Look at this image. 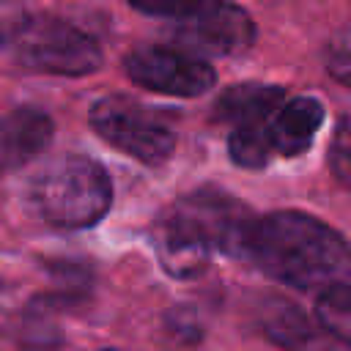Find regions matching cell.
Wrapping results in <instances>:
<instances>
[{"label":"cell","instance_id":"6da1fadb","mask_svg":"<svg viewBox=\"0 0 351 351\" xmlns=\"http://www.w3.org/2000/svg\"><path fill=\"white\" fill-rule=\"evenodd\" d=\"M241 258H250L263 274L302 291L348 280L351 269L346 239L304 211L255 217Z\"/></svg>","mask_w":351,"mask_h":351},{"label":"cell","instance_id":"7a4b0ae2","mask_svg":"<svg viewBox=\"0 0 351 351\" xmlns=\"http://www.w3.org/2000/svg\"><path fill=\"white\" fill-rule=\"evenodd\" d=\"M255 214L219 189H197L167 206L154 230V250L170 277L206 271L214 252L241 258Z\"/></svg>","mask_w":351,"mask_h":351},{"label":"cell","instance_id":"3957f363","mask_svg":"<svg viewBox=\"0 0 351 351\" xmlns=\"http://www.w3.org/2000/svg\"><path fill=\"white\" fill-rule=\"evenodd\" d=\"M27 200L47 225L80 230L96 225L107 214L112 203V184L96 159L69 154L52 159L44 170L36 173L27 189Z\"/></svg>","mask_w":351,"mask_h":351},{"label":"cell","instance_id":"277c9868","mask_svg":"<svg viewBox=\"0 0 351 351\" xmlns=\"http://www.w3.org/2000/svg\"><path fill=\"white\" fill-rule=\"evenodd\" d=\"M16 63L30 71L58 77H85L101 66L99 44L80 27L58 16H30L5 44Z\"/></svg>","mask_w":351,"mask_h":351},{"label":"cell","instance_id":"5b68a950","mask_svg":"<svg viewBox=\"0 0 351 351\" xmlns=\"http://www.w3.org/2000/svg\"><path fill=\"white\" fill-rule=\"evenodd\" d=\"M90 126L101 140L143 165H162L176 151L178 134L170 118L129 99L104 96L90 107Z\"/></svg>","mask_w":351,"mask_h":351},{"label":"cell","instance_id":"8992f818","mask_svg":"<svg viewBox=\"0 0 351 351\" xmlns=\"http://www.w3.org/2000/svg\"><path fill=\"white\" fill-rule=\"evenodd\" d=\"M173 19L176 22L167 27V38L173 47L197 58H233L247 52L255 41V25L250 14L228 0H211Z\"/></svg>","mask_w":351,"mask_h":351},{"label":"cell","instance_id":"52a82bcc","mask_svg":"<svg viewBox=\"0 0 351 351\" xmlns=\"http://www.w3.org/2000/svg\"><path fill=\"white\" fill-rule=\"evenodd\" d=\"M123 69L134 85L154 93L184 96V99L200 96L211 90L217 82L214 69L203 58L189 55L178 47H156V44L137 47L123 58Z\"/></svg>","mask_w":351,"mask_h":351},{"label":"cell","instance_id":"ba28073f","mask_svg":"<svg viewBox=\"0 0 351 351\" xmlns=\"http://www.w3.org/2000/svg\"><path fill=\"white\" fill-rule=\"evenodd\" d=\"M52 118L36 107H16L0 118V173L16 170L47 151L52 143Z\"/></svg>","mask_w":351,"mask_h":351},{"label":"cell","instance_id":"9c48e42d","mask_svg":"<svg viewBox=\"0 0 351 351\" xmlns=\"http://www.w3.org/2000/svg\"><path fill=\"white\" fill-rule=\"evenodd\" d=\"M324 104L313 96H296V99H282L277 110L269 118V140L271 151L277 156H299L304 154L315 132L324 123Z\"/></svg>","mask_w":351,"mask_h":351},{"label":"cell","instance_id":"30bf717a","mask_svg":"<svg viewBox=\"0 0 351 351\" xmlns=\"http://www.w3.org/2000/svg\"><path fill=\"white\" fill-rule=\"evenodd\" d=\"M282 99H285V90L277 85H261V82L233 85L217 99L214 118H219L225 123H241V121L274 112Z\"/></svg>","mask_w":351,"mask_h":351},{"label":"cell","instance_id":"8fae6325","mask_svg":"<svg viewBox=\"0 0 351 351\" xmlns=\"http://www.w3.org/2000/svg\"><path fill=\"white\" fill-rule=\"evenodd\" d=\"M263 332L274 343H280L291 351H318L321 348V332L291 302H274L271 307H266Z\"/></svg>","mask_w":351,"mask_h":351},{"label":"cell","instance_id":"7c38bea8","mask_svg":"<svg viewBox=\"0 0 351 351\" xmlns=\"http://www.w3.org/2000/svg\"><path fill=\"white\" fill-rule=\"evenodd\" d=\"M269 118H271V112L233 123V132L228 140V154L239 167L258 170V167L269 165V159L274 156L271 140H269Z\"/></svg>","mask_w":351,"mask_h":351},{"label":"cell","instance_id":"4fadbf2b","mask_svg":"<svg viewBox=\"0 0 351 351\" xmlns=\"http://www.w3.org/2000/svg\"><path fill=\"white\" fill-rule=\"evenodd\" d=\"M315 318L321 329L335 337L337 343H348L351 337V293H348V280H337L321 288L318 302H315Z\"/></svg>","mask_w":351,"mask_h":351},{"label":"cell","instance_id":"5bb4252c","mask_svg":"<svg viewBox=\"0 0 351 351\" xmlns=\"http://www.w3.org/2000/svg\"><path fill=\"white\" fill-rule=\"evenodd\" d=\"M348 165H351V143H348V118L343 115L335 129V140L329 145V167L340 184H348Z\"/></svg>","mask_w":351,"mask_h":351},{"label":"cell","instance_id":"9a60e30c","mask_svg":"<svg viewBox=\"0 0 351 351\" xmlns=\"http://www.w3.org/2000/svg\"><path fill=\"white\" fill-rule=\"evenodd\" d=\"M137 11L143 14H156V16H181L197 5H206L211 0H129Z\"/></svg>","mask_w":351,"mask_h":351},{"label":"cell","instance_id":"2e32d148","mask_svg":"<svg viewBox=\"0 0 351 351\" xmlns=\"http://www.w3.org/2000/svg\"><path fill=\"white\" fill-rule=\"evenodd\" d=\"M25 19H27V11L22 0H0V47L11 41V36L19 30Z\"/></svg>","mask_w":351,"mask_h":351},{"label":"cell","instance_id":"e0dca14e","mask_svg":"<svg viewBox=\"0 0 351 351\" xmlns=\"http://www.w3.org/2000/svg\"><path fill=\"white\" fill-rule=\"evenodd\" d=\"M326 66H329V71H332L340 82H348V41H346V36H340V38L329 47Z\"/></svg>","mask_w":351,"mask_h":351},{"label":"cell","instance_id":"ac0fdd59","mask_svg":"<svg viewBox=\"0 0 351 351\" xmlns=\"http://www.w3.org/2000/svg\"><path fill=\"white\" fill-rule=\"evenodd\" d=\"M104 351H115V348H104Z\"/></svg>","mask_w":351,"mask_h":351}]
</instances>
